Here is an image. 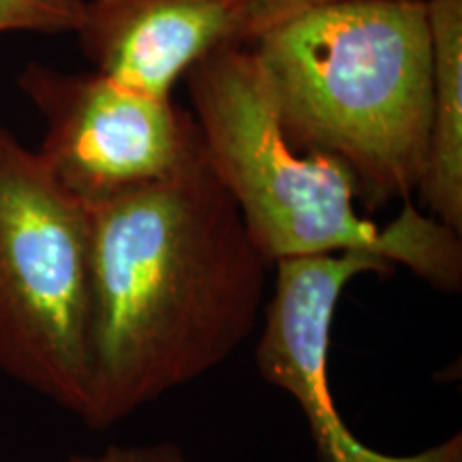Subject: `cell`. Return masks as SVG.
Masks as SVG:
<instances>
[{"mask_svg":"<svg viewBox=\"0 0 462 462\" xmlns=\"http://www.w3.org/2000/svg\"><path fill=\"white\" fill-rule=\"evenodd\" d=\"M82 420L106 430L201 379L255 330L273 263L208 159L90 208Z\"/></svg>","mask_w":462,"mask_h":462,"instance_id":"obj_1","label":"cell"},{"mask_svg":"<svg viewBox=\"0 0 462 462\" xmlns=\"http://www.w3.org/2000/svg\"><path fill=\"white\" fill-rule=\"evenodd\" d=\"M287 142L337 159L360 201H411L424 176L432 99L426 0H340L251 43Z\"/></svg>","mask_w":462,"mask_h":462,"instance_id":"obj_2","label":"cell"},{"mask_svg":"<svg viewBox=\"0 0 462 462\" xmlns=\"http://www.w3.org/2000/svg\"><path fill=\"white\" fill-rule=\"evenodd\" d=\"M206 159L270 263L362 253L404 265L437 291L462 289V236L411 201L385 227L357 212L343 163L287 142L251 45H229L187 73Z\"/></svg>","mask_w":462,"mask_h":462,"instance_id":"obj_3","label":"cell"},{"mask_svg":"<svg viewBox=\"0 0 462 462\" xmlns=\"http://www.w3.org/2000/svg\"><path fill=\"white\" fill-rule=\"evenodd\" d=\"M90 274V208L0 125V373L78 418Z\"/></svg>","mask_w":462,"mask_h":462,"instance_id":"obj_4","label":"cell"},{"mask_svg":"<svg viewBox=\"0 0 462 462\" xmlns=\"http://www.w3.org/2000/svg\"><path fill=\"white\" fill-rule=\"evenodd\" d=\"M15 86L45 123L34 152L56 182L88 208L170 180L206 154L193 114L171 97L43 62L22 67Z\"/></svg>","mask_w":462,"mask_h":462,"instance_id":"obj_5","label":"cell"},{"mask_svg":"<svg viewBox=\"0 0 462 462\" xmlns=\"http://www.w3.org/2000/svg\"><path fill=\"white\" fill-rule=\"evenodd\" d=\"M265 304L255 360L262 379L287 392L302 409L317 462H462V435L420 454H383L354 435L334 402L328 357L334 315L346 285L357 276L394 273L385 259L337 253L281 259Z\"/></svg>","mask_w":462,"mask_h":462,"instance_id":"obj_6","label":"cell"},{"mask_svg":"<svg viewBox=\"0 0 462 462\" xmlns=\"http://www.w3.org/2000/svg\"><path fill=\"white\" fill-rule=\"evenodd\" d=\"M79 48L92 71L154 97L229 45H251L238 0H84Z\"/></svg>","mask_w":462,"mask_h":462,"instance_id":"obj_7","label":"cell"},{"mask_svg":"<svg viewBox=\"0 0 462 462\" xmlns=\"http://www.w3.org/2000/svg\"><path fill=\"white\" fill-rule=\"evenodd\" d=\"M432 42L429 150L418 187L426 215L462 236V0H426Z\"/></svg>","mask_w":462,"mask_h":462,"instance_id":"obj_8","label":"cell"},{"mask_svg":"<svg viewBox=\"0 0 462 462\" xmlns=\"http://www.w3.org/2000/svg\"><path fill=\"white\" fill-rule=\"evenodd\" d=\"M84 0H0V34H75Z\"/></svg>","mask_w":462,"mask_h":462,"instance_id":"obj_9","label":"cell"},{"mask_svg":"<svg viewBox=\"0 0 462 462\" xmlns=\"http://www.w3.org/2000/svg\"><path fill=\"white\" fill-rule=\"evenodd\" d=\"M238 3L246 15L251 43H255L265 31L289 20V17L321 7V5L340 3V0H238Z\"/></svg>","mask_w":462,"mask_h":462,"instance_id":"obj_10","label":"cell"},{"mask_svg":"<svg viewBox=\"0 0 462 462\" xmlns=\"http://www.w3.org/2000/svg\"><path fill=\"white\" fill-rule=\"evenodd\" d=\"M60 462H190L178 443H140V446H109L99 454L69 456Z\"/></svg>","mask_w":462,"mask_h":462,"instance_id":"obj_11","label":"cell"}]
</instances>
